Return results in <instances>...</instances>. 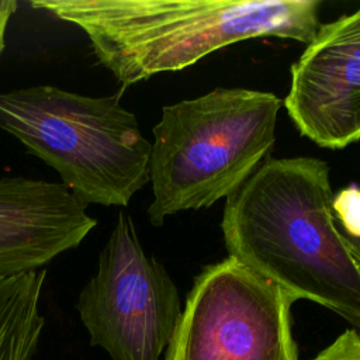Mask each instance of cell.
<instances>
[{
    "label": "cell",
    "instance_id": "8fae6325",
    "mask_svg": "<svg viewBox=\"0 0 360 360\" xmlns=\"http://www.w3.org/2000/svg\"><path fill=\"white\" fill-rule=\"evenodd\" d=\"M312 360H360V332L346 329Z\"/></svg>",
    "mask_w": 360,
    "mask_h": 360
},
{
    "label": "cell",
    "instance_id": "6da1fadb",
    "mask_svg": "<svg viewBox=\"0 0 360 360\" xmlns=\"http://www.w3.org/2000/svg\"><path fill=\"white\" fill-rule=\"evenodd\" d=\"M221 229L228 256L360 332V263L336 225L326 162L266 159L226 198Z\"/></svg>",
    "mask_w": 360,
    "mask_h": 360
},
{
    "label": "cell",
    "instance_id": "9c48e42d",
    "mask_svg": "<svg viewBox=\"0 0 360 360\" xmlns=\"http://www.w3.org/2000/svg\"><path fill=\"white\" fill-rule=\"evenodd\" d=\"M46 270L0 274V360H31L45 318L39 301Z\"/></svg>",
    "mask_w": 360,
    "mask_h": 360
},
{
    "label": "cell",
    "instance_id": "7a4b0ae2",
    "mask_svg": "<svg viewBox=\"0 0 360 360\" xmlns=\"http://www.w3.org/2000/svg\"><path fill=\"white\" fill-rule=\"evenodd\" d=\"M32 7L75 24L122 86L186 69L253 38L309 44L319 0H38Z\"/></svg>",
    "mask_w": 360,
    "mask_h": 360
},
{
    "label": "cell",
    "instance_id": "277c9868",
    "mask_svg": "<svg viewBox=\"0 0 360 360\" xmlns=\"http://www.w3.org/2000/svg\"><path fill=\"white\" fill-rule=\"evenodd\" d=\"M120 97L49 84L0 93V129L56 170L86 205L127 207L149 183L152 142Z\"/></svg>",
    "mask_w": 360,
    "mask_h": 360
},
{
    "label": "cell",
    "instance_id": "ba28073f",
    "mask_svg": "<svg viewBox=\"0 0 360 360\" xmlns=\"http://www.w3.org/2000/svg\"><path fill=\"white\" fill-rule=\"evenodd\" d=\"M97 225L60 181L0 179V274L44 269Z\"/></svg>",
    "mask_w": 360,
    "mask_h": 360
},
{
    "label": "cell",
    "instance_id": "8992f818",
    "mask_svg": "<svg viewBox=\"0 0 360 360\" xmlns=\"http://www.w3.org/2000/svg\"><path fill=\"white\" fill-rule=\"evenodd\" d=\"M91 346L112 360H162L181 316L179 290L120 211L76 304Z\"/></svg>",
    "mask_w": 360,
    "mask_h": 360
},
{
    "label": "cell",
    "instance_id": "30bf717a",
    "mask_svg": "<svg viewBox=\"0 0 360 360\" xmlns=\"http://www.w3.org/2000/svg\"><path fill=\"white\" fill-rule=\"evenodd\" d=\"M333 212L346 233L360 236V187L353 184L333 195Z\"/></svg>",
    "mask_w": 360,
    "mask_h": 360
},
{
    "label": "cell",
    "instance_id": "4fadbf2b",
    "mask_svg": "<svg viewBox=\"0 0 360 360\" xmlns=\"http://www.w3.org/2000/svg\"><path fill=\"white\" fill-rule=\"evenodd\" d=\"M336 225H338V222H336ZM338 228H339V231H340V233L343 235V238H345V240L347 242V245H349V248L352 249V252H353V255L356 256V259H357V262L360 263V236H353V235H349V233H346L339 225H338Z\"/></svg>",
    "mask_w": 360,
    "mask_h": 360
},
{
    "label": "cell",
    "instance_id": "3957f363",
    "mask_svg": "<svg viewBox=\"0 0 360 360\" xmlns=\"http://www.w3.org/2000/svg\"><path fill=\"white\" fill-rule=\"evenodd\" d=\"M281 105L274 93L243 87H215L165 105L152 129L150 224L232 195L276 143Z\"/></svg>",
    "mask_w": 360,
    "mask_h": 360
},
{
    "label": "cell",
    "instance_id": "7c38bea8",
    "mask_svg": "<svg viewBox=\"0 0 360 360\" xmlns=\"http://www.w3.org/2000/svg\"><path fill=\"white\" fill-rule=\"evenodd\" d=\"M18 3L17 0H0V55L4 51V37H6V28L8 25V21L14 11L17 10Z\"/></svg>",
    "mask_w": 360,
    "mask_h": 360
},
{
    "label": "cell",
    "instance_id": "52a82bcc",
    "mask_svg": "<svg viewBox=\"0 0 360 360\" xmlns=\"http://www.w3.org/2000/svg\"><path fill=\"white\" fill-rule=\"evenodd\" d=\"M290 73L283 104L302 136L326 149L360 139V7L321 24Z\"/></svg>",
    "mask_w": 360,
    "mask_h": 360
},
{
    "label": "cell",
    "instance_id": "5b68a950",
    "mask_svg": "<svg viewBox=\"0 0 360 360\" xmlns=\"http://www.w3.org/2000/svg\"><path fill=\"white\" fill-rule=\"evenodd\" d=\"M295 301L231 256L205 266L163 360H298L291 329Z\"/></svg>",
    "mask_w": 360,
    "mask_h": 360
}]
</instances>
